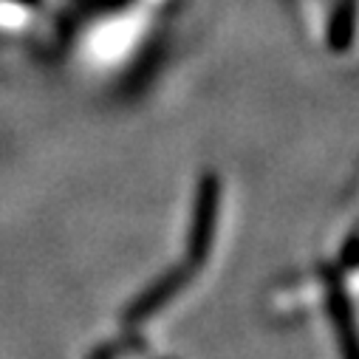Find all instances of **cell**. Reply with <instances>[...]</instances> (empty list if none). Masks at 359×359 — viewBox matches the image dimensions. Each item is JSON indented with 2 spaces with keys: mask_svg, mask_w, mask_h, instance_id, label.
<instances>
[{
  "mask_svg": "<svg viewBox=\"0 0 359 359\" xmlns=\"http://www.w3.org/2000/svg\"><path fill=\"white\" fill-rule=\"evenodd\" d=\"M351 34H353V9L351 4H339L328 20V46L334 51H345L351 46Z\"/></svg>",
  "mask_w": 359,
  "mask_h": 359,
  "instance_id": "obj_3",
  "label": "cell"
},
{
  "mask_svg": "<svg viewBox=\"0 0 359 359\" xmlns=\"http://www.w3.org/2000/svg\"><path fill=\"white\" fill-rule=\"evenodd\" d=\"M184 280H187V275L184 272H178V269H175V272H170V275H164L158 283H153L130 309H128V314H125V320L128 323H139V320H144V317H150L153 311H158L178 289H182L184 286Z\"/></svg>",
  "mask_w": 359,
  "mask_h": 359,
  "instance_id": "obj_2",
  "label": "cell"
},
{
  "mask_svg": "<svg viewBox=\"0 0 359 359\" xmlns=\"http://www.w3.org/2000/svg\"><path fill=\"white\" fill-rule=\"evenodd\" d=\"M342 263H345L348 269L356 263V235H348V241H345V252H342Z\"/></svg>",
  "mask_w": 359,
  "mask_h": 359,
  "instance_id": "obj_4",
  "label": "cell"
},
{
  "mask_svg": "<svg viewBox=\"0 0 359 359\" xmlns=\"http://www.w3.org/2000/svg\"><path fill=\"white\" fill-rule=\"evenodd\" d=\"M218 193L221 182L215 172H204L196 187V207H193V226H190V260L198 266L204 263L210 246H212V232H215V212H218Z\"/></svg>",
  "mask_w": 359,
  "mask_h": 359,
  "instance_id": "obj_1",
  "label": "cell"
}]
</instances>
